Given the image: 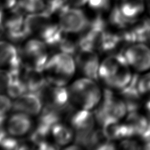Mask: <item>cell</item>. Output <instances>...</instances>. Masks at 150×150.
<instances>
[{
  "label": "cell",
  "mask_w": 150,
  "mask_h": 150,
  "mask_svg": "<svg viewBox=\"0 0 150 150\" xmlns=\"http://www.w3.org/2000/svg\"><path fill=\"white\" fill-rule=\"evenodd\" d=\"M23 65L19 52L12 42L0 40V69L18 71Z\"/></svg>",
  "instance_id": "obj_15"
},
{
  "label": "cell",
  "mask_w": 150,
  "mask_h": 150,
  "mask_svg": "<svg viewBox=\"0 0 150 150\" xmlns=\"http://www.w3.org/2000/svg\"><path fill=\"white\" fill-rule=\"evenodd\" d=\"M122 14L128 19L137 21L146 7L145 0H120L118 5Z\"/></svg>",
  "instance_id": "obj_18"
},
{
  "label": "cell",
  "mask_w": 150,
  "mask_h": 150,
  "mask_svg": "<svg viewBox=\"0 0 150 150\" xmlns=\"http://www.w3.org/2000/svg\"><path fill=\"white\" fill-rule=\"evenodd\" d=\"M137 86L140 95L150 96V74L138 79Z\"/></svg>",
  "instance_id": "obj_24"
},
{
  "label": "cell",
  "mask_w": 150,
  "mask_h": 150,
  "mask_svg": "<svg viewBox=\"0 0 150 150\" xmlns=\"http://www.w3.org/2000/svg\"><path fill=\"white\" fill-rule=\"evenodd\" d=\"M130 69L122 53L109 55L101 62L99 79L106 88L120 91L132 82L134 76Z\"/></svg>",
  "instance_id": "obj_1"
},
{
  "label": "cell",
  "mask_w": 150,
  "mask_h": 150,
  "mask_svg": "<svg viewBox=\"0 0 150 150\" xmlns=\"http://www.w3.org/2000/svg\"><path fill=\"white\" fill-rule=\"evenodd\" d=\"M76 60L73 56L64 52H57L49 57L43 71L48 82L66 86L76 71Z\"/></svg>",
  "instance_id": "obj_4"
},
{
  "label": "cell",
  "mask_w": 150,
  "mask_h": 150,
  "mask_svg": "<svg viewBox=\"0 0 150 150\" xmlns=\"http://www.w3.org/2000/svg\"><path fill=\"white\" fill-rule=\"evenodd\" d=\"M128 65L139 73L150 70V47L143 42H136L126 48L122 53Z\"/></svg>",
  "instance_id": "obj_10"
},
{
  "label": "cell",
  "mask_w": 150,
  "mask_h": 150,
  "mask_svg": "<svg viewBox=\"0 0 150 150\" xmlns=\"http://www.w3.org/2000/svg\"><path fill=\"white\" fill-rule=\"evenodd\" d=\"M49 47L44 41L36 38L26 40L19 51L23 64L43 70L49 59Z\"/></svg>",
  "instance_id": "obj_7"
},
{
  "label": "cell",
  "mask_w": 150,
  "mask_h": 150,
  "mask_svg": "<svg viewBox=\"0 0 150 150\" xmlns=\"http://www.w3.org/2000/svg\"><path fill=\"white\" fill-rule=\"evenodd\" d=\"M25 26L29 36L42 40L49 47H52L62 33L58 21L45 11L28 14Z\"/></svg>",
  "instance_id": "obj_3"
},
{
  "label": "cell",
  "mask_w": 150,
  "mask_h": 150,
  "mask_svg": "<svg viewBox=\"0 0 150 150\" xmlns=\"http://www.w3.org/2000/svg\"><path fill=\"white\" fill-rule=\"evenodd\" d=\"M146 1V5L147 9L148 11V13L150 15V0H145Z\"/></svg>",
  "instance_id": "obj_29"
},
{
  "label": "cell",
  "mask_w": 150,
  "mask_h": 150,
  "mask_svg": "<svg viewBox=\"0 0 150 150\" xmlns=\"http://www.w3.org/2000/svg\"><path fill=\"white\" fill-rule=\"evenodd\" d=\"M69 125L76 132V141L87 136L95 129L97 123L94 112L86 109H77L68 117Z\"/></svg>",
  "instance_id": "obj_11"
},
{
  "label": "cell",
  "mask_w": 150,
  "mask_h": 150,
  "mask_svg": "<svg viewBox=\"0 0 150 150\" xmlns=\"http://www.w3.org/2000/svg\"><path fill=\"white\" fill-rule=\"evenodd\" d=\"M52 142L58 147L70 146L76 138V132L69 124L58 122L53 126L50 132Z\"/></svg>",
  "instance_id": "obj_17"
},
{
  "label": "cell",
  "mask_w": 150,
  "mask_h": 150,
  "mask_svg": "<svg viewBox=\"0 0 150 150\" xmlns=\"http://www.w3.org/2000/svg\"><path fill=\"white\" fill-rule=\"evenodd\" d=\"M25 12L16 5L4 13V26L5 36L11 42H22L29 36L25 26Z\"/></svg>",
  "instance_id": "obj_8"
},
{
  "label": "cell",
  "mask_w": 150,
  "mask_h": 150,
  "mask_svg": "<svg viewBox=\"0 0 150 150\" xmlns=\"http://www.w3.org/2000/svg\"><path fill=\"white\" fill-rule=\"evenodd\" d=\"M45 11L51 15L58 13L64 5V0H43Z\"/></svg>",
  "instance_id": "obj_23"
},
{
  "label": "cell",
  "mask_w": 150,
  "mask_h": 150,
  "mask_svg": "<svg viewBox=\"0 0 150 150\" xmlns=\"http://www.w3.org/2000/svg\"><path fill=\"white\" fill-rule=\"evenodd\" d=\"M68 89L69 101L76 109L92 111L99 105L103 96L97 80L87 77L75 80Z\"/></svg>",
  "instance_id": "obj_2"
},
{
  "label": "cell",
  "mask_w": 150,
  "mask_h": 150,
  "mask_svg": "<svg viewBox=\"0 0 150 150\" xmlns=\"http://www.w3.org/2000/svg\"><path fill=\"white\" fill-rule=\"evenodd\" d=\"M89 0H64V5L71 7L81 8L87 5Z\"/></svg>",
  "instance_id": "obj_26"
},
{
  "label": "cell",
  "mask_w": 150,
  "mask_h": 150,
  "mask_svg": "<svg viewBox=\"0 0 150 150\" xmlns=\"http://www.w3.org/2000/svg\"><path fill=\"white\" fill-rule=\"evenodd\" d=\"M11 78L12 74L10 71L0 69V93L7 92Z\"/></svg>",
  "instance_id": "obj_22"
},
{
  "label": "cell",
  "mask_w": 150,
  "mask_h": 150,
  "mask_svg": "<svg viewBox=\"0 0 150 150\" xmlns=\"http://www.w3.org/2000/svg\"><path fill=\"white\" fill-rule=\"evenodd\" d=\"M5 128L7 134L15 138H21L31 132L34 128V122L30 115L15 111L9 118H7Z\"/></svg>",
  "instance_id": "obj_13"
},
{
  "label": "cell",
  "mask_w": 150,
  "mask_h": 150,
  "mask_svg": "<svg viewBox=\"0 0 150 150\" xmlns=\"http://www.w3.org/2000/svg\"><path fill=\"white\" fill-rule=\"evenodd\" d=\"M37 94L41 98L44 107L58 110H66L73 107L69 101L68 89L66 86L47 82Z\"/></svg>",
  "instance_id": "obj_9"
},
{
  "label": "cell",
  "mask_w": 150,
  "mask_h": 150,
  "mask_svg": "<svg viewBox=\"0 0 150 150\" xmlns=\"http://www.w3.org/2000/svg\"><path fill=\"white\" fill-rule=\"evenodd\" d=\"M58 22L61 31L71 35L81 34L88 28L90 18L81 8L64 5L58 12Z\"/></svg>",
  "instance_id": "obj_6"
},
{
  "label": "cell",
  "mask_w": 150,
  "mask_h": 150,
  "mask_svg": "<svg viewBox=\"0 0 150 150\" xmlns=\"http://www.w3.org/2000/svg\"><path fill=\"white\" fill-rule=\"evenodd\" d=\"M88 7L95 13V15L102 16L109 13L112 9L111 0H89Z\"/></svg>",
  "instance_id": "obj_20"
},
{
  "label": "cell",
  "mask_w": 150,
  "mask_h": 150,
  "mask_svg": "<svg viewBox=\"0 0 150 150\" xmlns=\"http://www.w3.org/2000/svg\"><path fill=\"white\" fill-rule=\"evenodd\" d=\"M13 109V102L11 98L4 93H0V126H5L8 113Z\"/></svg>",
  "instance_id": "obj_21"
},
{
  "label": "cell",
  "mask_w": 150,
  "mask_h": 150,
  "mask_svg": "<svg viewBox=\"0 0 150 150\" xmlns=\"http://www.w3.org/2000/svg\"><path fill=\"white\" fill-rule=\"evenodd\" d=\"M18 0H0V8L7 11L15 7L17 4Z\"/></svg>",
  "instance_id": "obj_27"
},
{
  "label": "cell",
  "mask_w": 150,
  "mask_h": 150,
  "mask_svg": "<svg viewBox=\"0 0 150 150\" xmlns=\"http://www.w3.org/2000/svg\"><path fill=\"white\" fill-rule=\"evenodd\" d=\"M4 36H5V28L4 26V23H0V40Z\"/></svg>",
  "instance_id": "obj_28"
},
{
  "label": "cell",
  "mask_w": 150,
  "mask_h": 150,
  "mask_svg": "<svg viewBox=\"0 0 150 150\" xmlns=\"http://www.w3.org/2000/svg\"><path fill=\"white\" fill-rule=\"evenodd\" d=\"M75 60L77 68L84 76L95 80L99 79L101 62L97 52L91 49H79L76 53Z\"/></svg>",
  "instance_id": "obj_12"
},
{
  "label": "cell",
  "mask_w": 150,
  "mask_h": 150,
  "mask_svg": "<svg viewBox=\"0 0 150 150\" xmlns=\"http://www.w3.org/2000/svg\"><path fill=\"white\" fill-rule=\"evenodd\" d=\"M43 103L36 93L27 92L16 98L13 102V110L24 112L31 117L39 116L43 109Z\"/></svg>",
  "instance_id": "obj_14"
},
{
  "label": "cell",
  "mask_w": 150,
  "mask_h": 150,
  "mask_svg": "<svg viewBox=\"0 0 150 150\" xmlns=\"http://www.w3.org/2000/svg\"><path fill=\"white\" fill-rule=\"evenodd\" d=\"M25 13L31 14L45 10L43 0H18L17 4Z\"/></svg>",
  "instance_id": "obj_19"
},
{
  "label": "cell",
  "mask_w": 150,
  "mask_h": 150,
  "mask_svg": "<svg viewBox=\"0 0 150 150\" xmlns=\"http://www.w3.org/2000/svg\"><path fill=\"white\" fill-rule=\"evenodd\" d=\"M120 148L125 149H140V144L136 140L129 139V138L123 139L120 144Z\"/></svg>",
  "instance_id": "obj_25"
},
{
  "label": "cell",
  "mask_w": 150,
  "mask_h": 150,
  "mask_svg": "<svg viewBox=\"0 0 150 150\" xmlns=\"http://www.w3.org/2000/svg\"><path fill=\"white\" fill-rule=\"evenodd\" d=\"M146 108H147V109H148V110L149 111V112H150V101H149L148 103H147Z\"/></svg>",
  "instance_id": "obj_30"
},
{
  "label": "cell",
  "mask_w": 150,
  "mask_h": 150,
  "mask_svg": "<svg viewBox=\"0 0 150 150\" xmlns=\"http://www.w3.org/2000/svg\"><path fill=\"white\" fill-rule=\"evenodd\" d=\"M95 109L96 120L101 127L120 122L128 113L127 105L123 99L106 88H104L101 101Z\"/></svg>",
  "instance_id": "obj_5"
},
{
  "label": "cell",
  "mask_w": 150,
  "mask_h": 150,
  "mask_svg": "<svg viewBox=\"0 0 150 150\" xmlns=\"http://www.w3.org/2000/svg\"><path fill=\"white\" fill-rule=\"evenodd\" d=\"M19 75L29 92L37 93L48 82L43 70L29 67L24 65L21 69Z\"/></svg>",
  "instance_id": "obj_16"
}]
</instances>
